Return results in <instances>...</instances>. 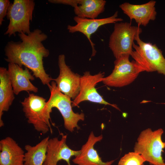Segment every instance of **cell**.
<instances>
[{"label":"cell","instance_id":"obj_1","mask_svg":"<svg viewBox=\"0 0 165 165\" xmlns=\"http://www.w3.org/2000/svg\"><path fill=\"white\" fill-rule=\"evenodd\" d=\"M21 42H9L5 48V60L20 67L24 66L31 70L33 75L49 86L53 81L44 69L43 59L48 57L50 52L42 42L47 38L41 30L36 29L28 34L21 32L18 34Z\"/></svg>","mask_w":165,"mask_h":165},{"label":"cell","instance_id":"obj_2","mask_svg":"<svg viewBox=\"0 0 165 165\" xmlns=\"http://www.w3.org/2000/svg\"><path fill=\"white\" fill-rule=\"evenodd\" d=\"M48 86L50 95L43 110V115L47 122L50 125L49 120L50 119V114L52 108H55L62 115L64 120V126L66 130L72 132L75 128L79 129L78 123L79 121L84 120V114L74 112L72 109V101L71 98L59 91L55 81H52Z\"/></svg>","mask_w":165,"mask_h":165},{"label":"cell","instance_id":"obj_3","mask_svg":"<svg viewBox=\"0 0 165 165\" xmlns=\"http://www.w3.org/2000/svg\"><path fill=\"white\" fill-rule=\"evenodd\" d=\"M134 49L130 55L144 71H157L165 76V58L161 50L156 44L145 42L140 38L139 35L134 38Z\"/></svg>","mask_w":165,"mask_h":165},{"label":"cell","instance_id":"obj_4","mask_svg":"<svg viewBox=\"0 0 165 165\" xmlns=\"http://www.w3.org/2000/svg\"><path fill=\"white\" fill-rule=\"evenodd\" d=\"M163 133L161 128L154 131L150 128L142 131L134 145V152L142 156L151 165H165L162 156L165 148V142L162 139Z\"/></svg>","mask_w":165,"mask_h":165},{"label":"cell","instance_id":"obj_5","mask_svg":"<svg viewBox=\"0 0 165 165\" xmlns=\"http://www.w3.org/2000/svg\"><path fill=\"white\" fill-rule=\"evenodd\" d=\"M35 6L33 0H14L10 3L6 15L9 22L4 35L10 37L16 32L30 34V22Z\"/></svg>","mask_w":165,"mask_h":165},{"label":"cell","instance_id":"obj_6","mask_svg":"<svg viewBox=\"0 0 165 165\" xmlns=\"http://www.w3.org/2000/svg\"><path fill=\"white\" fill-rule=\"evenodd\" d=\"M142 31L139 25H132L130 23L117 22L109 37L108 46L116 59L124 55H129L133 51L134 38Z\"/></svg>","mask_w":165,"mask_h":165},{"label":"cell","instance_id":"obj_7","mask_svg":"<svg viewBox=\"0 0 165 165\" xmlns=\"http://www.w3.org/2000/svg\"><path fill=\"white\" fill-rule=\"evenodd\" d=\"M129 55H124L116 59L112 73L104 77L102 82L105 85L112 87H121L132 82L139 74L144 72L134 61H130Z\"/></svg>","mask_w":165,"mask_h":165},{"label":"cell","instance_id":"obj_8","mask_svg":"<svg viewBox=\"0 0 165 165\" xmlns=\"http://www.w3.org/2000/svg\"><path fill=\"white\" fill-rule=\"evenodd\" d=\"M21 103L28 123L32 124L37 131L44 134L50 130L52 133L51 126L47 122L43 115V110L46 103L45 99L31 94Z\"/></svg>","mask_w":165,"mask_h":165},{"label":"cell","instance_id":"obj_9","mask_svg":"<svg viewBox=\"0 0 165 165\" xmlns=\"http://www.w3.org/2000/svg\"><path fill=\"white\" fill-rule=\"evenodd\" d=\"M104 76V72H100L97 74L92 75L89 72H84L83 75L81 76L79 93L72 101V107L78 106L82 102L87 101L110 105L120 110L116 105L110 104L105 101L95 88L97 83L102 82Z\"/></svg>","mask_w":165,"mask_h":165},{"label":"cell","instance_id":"obj_10","mask_svg":"<svg viewBox=\"0 0 165 165\" xmlns=\"http://www.w3.org/2000/svg\"><path fill=\"white\" fill-rule=\"evenodd\" d=\"M58 64L59 74L53 81L59 91L74 100L79 93L81 76L73 72L66 64L64 54L59 56Z\"/></svg>","mask_w":165,"mask_h":165},{"label":"cell","instance_id":"obj_11","mask_svg":"<svg viewBox=\"0 0 165 165\" xmlns=\"http://www.w3.org/2000/svg\"><path fill=\"white\" fill-rule=\"evenodd\" d=\"M118 12L116 11L113 15L103 18L91 19L81 18L75 16L73 19L76 24L74 25H68L67 29L70 33L79 32L86 36L91 46L92 56H93L95 55L96 51L95 48V44L91 39V35L102 26L122 21L123 19L121 18H118Z\"/></svg>","mask_w":165,"mask_h":165},{"label":"cell","instance_id":"obj_12","mask_svg":"<svg viewBox=\"0 0 165 165\" xmlns=\"http://www.w3.org/2000/svg\"><path fill=\"white\" fill-rule=\"evenodd\" d=\"M62 138L49 139L47 149L46 157L43 165H57L61 160L65 161L68 165H71L70 160L73 156H78L80 150L75 151L71 149L66 143L67 135L62 133Z\"/></svg>","mask_w":165,"mask_h":165},{"label":"cell","instance_id":"obj_13","mask_svg":"<svg viewBox=\"0 0 165 165\" xmlns=\"http://www.w3.org/2000/svg\"><path fill=\"white\" fill-rule=\"evenodd\" d=\"M53 4L71 6L74 8L76 16L94 19L105 10L106 1L104 0H50Z\"/></svg>","mask_w":165,"mask_h":165},{"label":"cell","instance_id":"obj_14","mask_svg":"<svg viewBox=\"0 0 165 165\" xmlns=\"http://www.w3.org/2000/svg\"><path fill=\"white\" fill-rule=\"evenodd\" d=\"M156 2L151 0L144 4L136 5L126 2L120 5L119 7L131 20H134L138 25L146 26L150 21L156 18Z\"/></svg>","mask_w":165,"mask_h":165},{"label":"cell","instance_id":"obj_15","mask_svg":"<svg viewBox=\"0 0 165 165\" xmlns=\"http://www.w3.org/2000/svg\"><path fill=\"white\" fill-rule=\"evenodd\" d=\"M8 72L14 94L18 95L22 91L38 92V88L31 82L35 79L29 69L23 68L18 65L9 63Z\"/></svg>","mask_w":165,"mask_h":165},{"label":"cell","instance_id":"obj_16","mask_svg":"<svg viewBox=\"0 0 165 165\" xmlns=\"http://www.w3.org/2000/svg\"><path fill=\"white\" fill-rule=\"evenodd\" d=\"M102 138V134L96 136L91 132L87 141L80 150V153L72 160L73 162L78 165H111L115 160L103 162L94 148L95 144Z\"/></svg>","mask_w":165,"mask_h":165},{"label":"cell","instance_id":"obj_17","mask_svg":"<svg viewBox=\"0 0 165 165\" xmlns=\"http://www.w3.org/2000/svg\"><path fill=\"white\" fill-rule=\"evenodd\" d=\"M0 165H25L24 151L12 138L0 141Z\"/></svg>","mask_w":165,"mask_h":165},{"label":"cell","instance_id":"obj_18","mask_svg":"<svg viewBox=\"0 0 165 165\" xmlns=\"http://www.w3.org/2000/svg\"><path fill=\"white\" fill-rule=\"evenodd\" d=\"M14 93L8 70L0 68V127L4 126L2 119L4 112L8 111L14 101Z\"/></svg>","mask_w":165,"mask_h":165},{"label":"cell","instance_id":"obj_19","mask_svg":"<svg viewBox=\"0 0 165 165\" xmlns=\"http://www.w3.org/2000/svg\"><path fill=\"white\" fill-rule=\"evenodd\" d=\"M49 139L48 136L35 146L29 145L25 146L27 151L24 159L25 165H43L46 157Z\"/></svg>","mask_w":165,"mask_h":165},{"label":"cell","instance_id":"obj_20","mask_svg":"<svg viewBox=\"0 0 165 165\" xmlns=\"http://www.w3.org/2000/svg\"><path fill=\"white\" fill-rule=\"evenodd\" d=\"M145 161L143 156L139 154L129 152L120 159L118 165H142Z\"/></svg>","mask_w":165,"mask_h":165},{"label":"cell","instance_id":"obj_21","mask_svg":"<svg viewBox=\"0 0 165 165\" xmlns=\"http://www.w3.org/2000/svg\"><path fill=\"white\" fill-rule=\"evenodd\" d=\"M10 4L9 0H0V25H2L4 18L7 15L8 8Z\"/></svg>","mask_w":165,"mask_h":165},{"label":"cell","instance_id":"obj_22","mask_svg":"<svg viewBox=\"0 0 165 165\" xmlns=\"http://www.w3.org/2000/svg\"><path fill=\"white\" fill-rule=\"evenodd\" d=\"M142 165H144V164H142Z\"/></svg>","mask_w":165,"mask_h":165}]
</instances>
